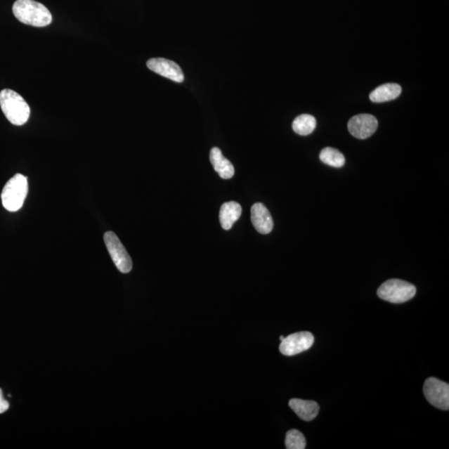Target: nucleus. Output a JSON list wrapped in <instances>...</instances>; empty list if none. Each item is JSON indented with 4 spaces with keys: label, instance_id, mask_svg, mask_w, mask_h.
<instances>
[{
    "label": "nucleus",
    "instance_id": "12",
    "mask_svg": "<svg viewBox=\"0 0 449 449\" xmlns=\"http://www.w3.org/2000/svg\"><path fill=\"white\" fill-rule=\"evenodd\" d=\"M210 161L215 171L222 179L233 178L235 169L233 163L226 160L219 148H213L211 150Z\"/></svg>",
    "mask_w": 449,
    "mask_h": 449
},
{
    "label": "nucleus",
    "instance_id": "15",
    "mask_svg": "<svg viewBox=\"0 0 449 449\" xmlns=\"http://www.w3.org/2000/svg\"><path fill=\"white\" fill-rule=\"evenodd\" d=\"M316 128V119L309 115H302L297 117L292 124L294 133L301 136H308Z\"/></svg>",
    "mask_w": 449,
    "mask_h": 449
},
{
    "label": "nucleus",
    "instance_id": "6",
    "mask_svg": "<svg viewBox=\"0 0 449 449\" xmlns=\"http://www.w3.org/2000/svg\"><path fill=\"white\" fill-rule=\"evenodd\" d=\"M424 393L426 399L437 409L449 410L448 384L436 378H429L424 384Z\"/></svg>",
    "mask_w": 449,
    "mask_h": 449
},
{
    "label": "nucleus",
    "instance_id": "9",
    "mask_svg": "<svg viewBox=\"0 0 449 449\" xmlns=\"http://www.w3.org/2000/svg\"><path fill=\"white\" fill-rule=\"evenodd\" d=\"M147 66L150 70L176 83H183L184 81L183 70L174 61L162 58H151L148 61Z\"/></svg>",
    "mask_w": 449,
    "mask_h": 449
},
{
    "label": "nucleus",
    "instance_id": "10",
    "mask_svg": "<svg viewBox=\"0 0 449 449\" xmlns=\"http://www.w3.org/2000/svg\"><path fill=\"white\" fill-rule=\"evenodd\" d=\"M251 219L254 228L261 234H269L273 230V219L262 203L254 204L251 209Z\"/></svg>",
    "mask_w": 449,
    "mask_h": 449
},
{
    "label": "nucleus",
    "instance_id": "17",
    "mask_svg": "<svg viewBox=\"0 0 449 449\" xmlns=\"http://www.w3.org/2000/svg\"><path fill=\"white\" fill-rule=\"evenodd\" d=\"M285 447L287 449H304L306 447V440L302 433L297 429L288 431L285 436Z\"/></svg>",
    "mask_w": 449,
    "mask_h": 449
},
{
    "label": "nucleus",
    "instance_id": "14",
    "mask_svg": "<svg viewBox=\"0 0 449 449\" xmlns=\"http://www.w3.org/2000/svg\"><path fill=\"white\" fill-rule=\"evenodd\" d=\"M402 89L397 84H385L375 89L370 95L373 103H385L396 99L401 94Z\"/></svg>",
    "mask_w": 449,
    "mask_h": 449
},
{
    "label": "nucleus",
    "instance_id": "3",
    "mask_svg": "<svg viewBox=\"0 0 449 449\" xmlns=\"http://www.w3.org/2000/svg\"><path fill=\"white\" fill-rule=\"evenodd\" d=\"M28 180L22 174L13 176L2 190L1 200L4 208L8 212H17L24 205L28 194Z\"/></svg>",
    "mask_w": 449,
    "mask_h": 449
},
{
    "label": "nucleus",
    "instance_id": "13",
    "mask_svg": "<svg viewBox=\"0 0 449 449\" xmlns=\"http://www.w3.org/2000/svg\"><path fill=\"white\" fill-rule=\"evenodd\" d=\"M242 208L240 204L235 202H226L221 206L220 210V222L221 228L226 230L233 228L235 221H237L242 216Z\"/></svg>",
    "mask_w": 449,
    "mask_h": 449
},
{
    "label": "nucleus",
    "instance_id": "16",
    "mask_svg": "<svg viewBox=\"0 0 449 449\" xmlns=\"http://www.w3.org/2000/svg\"><path fill=\"white\" fill-rule=\"evenodd\" d=\"M320 160L325 164L337 167V169L342 167L346 163V158H344L343 154L332 148H325L322 150L320 154Z\"/></svg>",
    "mask_w": 449,
    "mask_h": 449
},
{
    "label": "nucleus",
    "instance_id": "19",
    "mask_svg": "<svg viewBox=\"0 0 449 449\" xmlns=\"http://www.w3.org/2000/svg\"><path fill=\"white\" fill-rule=\"evenodd\" d=\"M284 338H285L284 337H280V341H282V340L284 339Z\"/></svg>",
    "mask_w": 449,
    "mask_h": 449
},
{
    "label": "nucleus",
    "instance_id": "18",
    "mask_svg": "<svg viewBox=\"0 0 449 449\" xmlns=\"http://www.w3.org/2000/svg\"><path fill=\"white\" fill-rule=\"evenodd\" d=\"M10 408V403L4 399L2 389H0V414L6 412Z\"/></svg>",
    "mask_w": 449,
    "mask_h": 449
},
{
    "label": "nucleus",
    "instance_id": "11",
    "mask_svg": "<svg viewBox=\"0 0 449 449\" xmlns=\"http://www.w3.org/2000/svg\"><path fill=\"white\" fill-rule=\"evenodd\" d=\"M289 406L299 419L305 421L315 419L320 411V406L316 402L299 398L290 399Z\"/></svg>",
    "mask_w": 449,
    "mask_h": 449
},
{
    "label": "nucleus",
    "instance_id": "5",
    "mask_svg": "<svg viewBox=\"0 0 449 449\" xmlns=\"http://www.w3.org/2000/svg\"><path fill=\"white\" fill-rule=\"evenodd\" d=\"M104 242L117 268L122 273H129L133 269V261L119 238L112 231H108L104 234Z\"/></svg>",
    "mask_w": 449,
    "mask_h": 449
},
{
    "label": "nucleus",
    "instance_id": "8",
    "mask_svg": "<svg viewBox=\"0 0 449 449\" xmlns=\"http://www.w3.org/2000/svg\"><path fill=\"white\" fill-rule=\"evenodd\" d=\"M378 125V120L373 115H360L349 121L348 129L353 137L366 139L375 133Z\"/></svg>",
    "mask_w": 449,
    "mask_h": 449
},
{
    "label": "nucleus",
    "instance_id": "7",
    "mask_svg": "<svg viewBox=\"0 0 449 449\" xmlns=\"http://www.w3.org/2000/svg\"><path fill=\"white\" fill-rule=\"evenodd\" d=\"M315 342L314 335L307 331L294 333L284 338L280 344L282 355L293 356L308 351Z\"/></svg>",
    "mask_w": 449,
    "mask_h": 449
},
{
    "label": "nucleus",
    "instance_id": "4",
    "mask_svg": "<svg viewBox=\"0 0 449 449\" xmlns=\"http://www.w3.org/2000/svg\"><path fill=\"white\" fill-rule=\"evenodd\" d=\"M378 297L384 301L393 304H401L410 301L416 294L414 285L405 280L392 279L381 285L378 289Z\"/></svg>",
    "mask_w": 449,
    "mask_h": 449
},
{
    "label": "nucleus",
    "instance_id": "2",
    "mask_svg": "<svg viewBox=\"0 0 449 449\" xmlns=\"http://www.w3.org/2000/svg\"><path fill=\"white\" fill-rule=\"evenodd\" d=\"M0 107L6 119L13 125H24L30 119L29 104L15 91L4 89L0 92Z\"/></svg>",
    "mask_w": 449,
    "mask_h": 449
},
{
    "label": "nucleus",
    "instance_id": "1",
    "mask_svg": "<svg viewBox=\"0 0 449 449\" xmlns=\"http://www.w3.org/2000/svg\"><path fill=\"white\" fill-rule=\"evenodd\" d=\"M13 13L22 24L38 28L49 25L53 20L48 8L34 0H17L13 4Z\"/></svg>",
    "mask_w": 449,
    "mask_h": 449
}]
</instances>
